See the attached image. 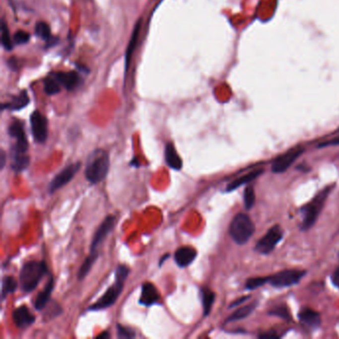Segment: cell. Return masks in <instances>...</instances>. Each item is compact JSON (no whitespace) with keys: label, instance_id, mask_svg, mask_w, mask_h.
Listing matches in <instances>:
<instances>
[{"label":"cell","instance_id":"52a82bcc","mask_svg":"<svg viewBox=\"0 0 339 339\" xmlns=\"http://www.w3.org/2000/svg\"><path fill=\"white\" fill-rule=\"evenodd\" d=\"M8 134L12 138L15 139V144L12 146L11 155L27 154L28 140L23 124L20 121H14L9 126Z\"/></svg>","mask_w":339,"mask_h":339},{"label":"cell","instance_id":"f546056e","mask_svg":"<svg viewBox=\"0 0 339 339\" xmlns=\"http://www.w3.org/2000/svg\"><path fill=\"white\" fill-rule=\"evenodd\" d=\"M1 41H2V45L3 47L7 50L10 51L13 48V42L10 38V33H9V29L7 24L5 23L4 20H2V24H1Z\"/></svg>","mask_w":339,"mask_h":339},{"label":"cell","instance_id":"3957f363","mask_svg":"<svg viewBox=\"0 0 339 339\" xmlns=\"http://www.w3.org/2000/svg\"><path fill=\"white\" fill-rule=\"evenodd\" d=\"M48 269L45 262L29 261L25 263L20 271L19 280L23 292L33 291L43 276L47 273Z\"/></svg>","mask_w":339,"mask_h":339},{"label":"cell","instance_id":"8992f818","mask_svg":"<svg viewBox=\"0 0 339 339\" xmlns=\"http://www.w3.org/2000/svg\"><path fill=\"white\" fill-rule=\"evenodd\" d=\"M305 274L300 270H284L268 277V282L274 287H287L297 283Z\"/></svg>","mask_w":339,"mask_h":339},{"label":"cell","instance_id":"2e32d148","mask_svg":"<svg viewBox=\"0 0 339 339\" xmlns=\"http://www.w3.org/2000/svg\"><path fill=\"white\" fill-rule=\"evenodd\" d=\"M53 77L59 82L60 85L64 86L69 91L74 90L80 84V77L75 72H58L53 74Z\"/></svg>","mask_w":339,"mask_h":339},{"label":"cell","instance_id":"b9f144b4","mask_svg":"<svg viewBox=\"0 0 339 339\" xmlns=\"http://www.w3.org/2000/svg\"><path fill=\"white\" fill-rule=\"evenodd\" d=\"M98 337H99V338H105V337H110V334H109L108 332H104V333H102L101 335H99Z\"/></svg>","mask_w":339,"mask_h":339},{"label":"cell","instance_id":"30bf717a","mask_svg":"<svg viewBox=\"0 0 339 339\" xmlns=\"http://www.w3.org/2000/svg\"><path fill=\"white\" fill-rule=\"evenodd\" d=\"M31 131L36 142L43 143L48 136V122L43 114L35 111L30 117Z\"/></svg>","mask_w":339,"mask_h":339},{"label":"cell","instance_id":"1f68e13d","mask_svg":"<svg viewBox=\"0 0 339 339\" xmlns=\"http://www.w3.org/2000/svg\"><path fill=\"white\" fill-rule=\"evenodd\" d=\"M269 314H270V315H273V316L280 317V318L285 319V320H289V319H290L289 311H288V309L286 308V306H284V305H280V306L274 307L272 310H271V311L269 312Z\"/></svg>","mask_w":339,"mask_h":339},{"label":"cell","instance_id":"d4e9b609","mask_svg":"<svg viewBox=\"0 0 339 339\" xmlns=\"http://www.w3.org/2000/svg\"><path fill=\"white\" fill-rule=\"evenodd\" d=\"M30 163L28 154H16L11 155V168L15 172H21L25 170Z\"/></svg>","mask_w":339,"mask_h":339},{"label":"cell","instance_id":"4fadbf2b","mask_svg":"<svg viewBox=\"0 0 339 339\" xmlns=\"http://www.w3.org/2000/svg\"><path fill=\"white\" fill-rule=\"evenodd\" d=\"M14 324L18 328H27L35 322V315L29 310L26 305H21L12 313Z\"/></svg>","mask_w":339,"mask_h":339},{"label":"cell","instance_id":"d6986e66","mask_svg":"<svg viewBox=\"0 0 339 339\" xmlns=\"http://www.w3.org/2000/svg\"><path fill=\"white\" fill-rule=\"evenodd\" d=\"M54 288V279L53 277L51 276L48 280V282L46 283L44 289L38 293L37 297H36V300H35V308L37 310H41L43 309L46 304L48 303V301L50 300V297H51V294H52V290Z\"/></svg>","mask_w":339,"mask_h":339},{"label":"cell","instance_id":"7c38bea8","mask_svg":"<svg viewBox=\"0 0 339 339\" xmlns=\"http://www.w3.org/2000/svg\"><path fill=\"white\" fill-rule=\"evenodd\" d=\"M303 151L304 150L302 147H295L280 155L273 161L271 165V171L274 173L284 172L302 154Z\"/></svg>","mask_w":339,"mask_h":339},{"label":"cell","instance_id":"44dd1931","mask_svg":"<svg viewBox=\"0 0 339 339\" xmlns=\"http://www.w3.org/2000/svg\"><path fill=\"white\" fill-rule=\"evenodd\" d=\"M29 104V97L27 95L26 91L21 92L18 96L12 99V101L5 106H3V109H8L11 111H19L24 109Z\"/></svg>","mask_w":339,"mask_h":339},{"label":"cell","instance_id":"e0dca14e","mask_svg":"<svg viewBox=\"0 0 339 339\" xmlns=\"http://www.w3.org/2000/svg\"><path fill=\"white\" fill-rule=\"evenodd\" d=\"M164 156H165V161L167 165L174 169V170H180L183 166V162L181 157L179 156L175 146L173 145L172 142H168L165 145V150H164Z\"/></svg>","mask_w":339,"mask_h":339},{"label":"cell","instance_id":"e575fe53","mask_svg":"<svg viewBox=\"0 0 339 339\" xmlns=\"http://www.w3.org/2000/svg\"><path fill=\"white\" fill-rule=\"evenodd\" d=\"M29 39H30V35L25 31L19 30L14 35V43L17 45H22V44L27 43Z\"/></svg>","mask_w":339,"mask_h":339},{"label":"cell","instance_id":"9c48e42d","mask_svg":"<svg viewBox=\"0 0 339 339\" xmlns=\"http://www.w3.org/2000/svg\"><path fill=\"white\" fill-rule=\"evenodd\" d=\"M81 162L77 161L75 163L69 164L67 167H65L63 170H61L50 182L48 190L52 194L62 188L63 186L67 185L77 174V172L81 168Z\"/></svg>","mask_w":339,"mask_h":339},{"label":"cell","instance_id":"7402d4cb","mask_svg":"<svg viewBox=\"0 0 339 339\" xmlns=\"http://www.w3.org/2000/svg\"><path fill=\"white\" fill-rule=\"evenodd\" d=\"M201 298H202L204 316H208V314L211 311L212 305L215 301V293L208 287H202L201 288Z\"/></svg>","mask_w":339,"mask_h":339},{"label":"cell","instance_id":"7a4b0ae2","mask_svg":"<svg viewBox=\"0 0 339 339\" xmlns=\"http://www.w3.org/2000/svg\"><path fill=\"white\" fill-rule=\"evenodd\" d=\"M129 273H130V269L128 267L123 266V265L119 266L116 271V280L114 284L108 288L106 293L96 303H94L93 305L89 307V310L98 311V310H103L112 306L121 295L123 288H124L125 281L128 278Z\"/></svg>","mask_w":339,"mask_h":339},{"label":"cell","instance_id":"83f0119b","mask_svg":"<svg viewBox=\"0 0 339 339\" xmlns=\"http://www.w3.org/2000/svg\"><path fill=\"white\" fill-rule=\"evenodd\" d=\"M44 90L48 96H53V95L59 94L61 91L60 84L54 77H50V78L46 79L44 82Z\"/></svg>","mask_w":339,"mask_h":339},{"label":"cell","instance_id":"74e56055","mask_svg":"<svg viewBox=\"0 0 339 339\" xmlns=\"http://www.w3.org/2000/svg\"><path fill=\"white\" fill-rule=\"evenodd\" d=\"M250 296H244V297H241V298H239V300H236V301H234L231 305H230V307L232 308V307H234V306H238L239 304H241V303H243L245 300H247V298H249Z\"/></svg>","mask_w":339,"mask_h":339},{"label":"cell","instance_id":"cb8c5ba5","mask_svg":"<svg viewBox=\"0 0 339 339\" xmlns=\"http://www.w3.org/2000/svg\"><path fill=\"white\" fill-rule=\"evenodd\" d=\"M139 30H140V20H138L137 23L136 24L134 33H133V35H132L131 41H130V43H129V46H128V48H127V53H126V72H127V70L129 69L132 55H133V53H134V51H135V49H136V45L137 38H138V35H139Z\"/></svg>","mask_w":339,"mask_h":339},{"label":"cell","instance_id":"836d02e7","mask_svg":"<svg viewBox=\"0 0 339 339\" xmlns=\"http://www.w3.org/2000/svg\"><path fill=\"white\" fill-rule=\"evenodd\" d=\"M117 329H118V336L120 338H134L136 336V333L132 329L125 327L121 324L117 325Z\"/></svg>","mask_w":339,"mask_h":339},{"label":"cell","instance_id":"6da1fadb","mask_svg":"<svg viewBox=\"0 0 339 339\" xmlns=\"http://www.w3.org/2000/svg\"><path fill=\"white\" fill-rule=\"evenodd\" d=\"M109 169L110 155L106 150L99 148L90 154L85 169V176L89 182L97 184L107 177Z\"/></svg>","mask_w":339,"mask_h":339},{"label":"cell","instance_id":"5b68a950","mask_svg":"<svg viewBox=\"0 0 339 339\" xmlns=\"http://www.w3.org/2000/svg\"><path fill=\"white\" fill-rule=\"evenodd\" d=\"M229 233L238 245H244L254 235L255 225L248 214L238 213L230 224Z\"/></svg>","mask_w":339,"mask_h":339},{"label":"cell","instance_id":"ac0fdd59","mask_svg":"<svg viewBox=\"0 0 339 339\" xmlns=\"http://www.w3.org/2000/svg\"><path fill=\"white\" fill-rule=\"evenodd\" d=\"M298 319L302 324L311 328L318 327L321 322L319 313L310 308L301 309L298 313Z\"/></svg>","mask_w":339,"mask_h":339},{"label":"cell","instance_id":"ab89813d","mask_svg":"<svg viewBox=\"0 0 339 339\" xmlns=\"http://www.w3.org/2000/svg\"><path fill=\"white\" fill-rule=\"evenodd\" d=\"M260 337L261 338H269V337L274 338V337H277V335L275 334V332L274 333H265V334H261Z\"/></svg>","mask_w":339,"mask_h":339},{"label":"cell","instance_id":"60d3db41","mask_svg":"<svg viewBox=\"0 0 339 339\" xmlns=\"http://www.w3.org/2000/svg\"><path fill=\"white\" fill-rule=\"evenodd\" d=\"M169 257V254H166V255H164L161 259H160V262H159V267H161L162 266V264H163V262L165 261V259H167Z\"/></svg>","mask_w":339,"mask_h":339},{"label":"cell","instance_id":"8fae6325","mask_svg":"<svg viewBox=\"0 0 339 339\" xmlns=\"http://www.w3.org/2000/svg\"><path fill=\"white\" fill-rule=\"evenodd\" d=\"M117 222V218L115 215H109L108 217L105 218L103 223L100 225L98 230L96 231L92 244H91V249L90 253H98V248L99 246L103 243V241L107 238V236L113 231L115 225Z\"/></svg>","mask_w":339,"mask_h":339},{"label":"cell","instance_id":"5bb4252c","mask_svg":"<svg viewBox=\"0 0 339 339\" xmlns=\"http://www.w3.org/2000/svg\"><path fill=\"white\" fill-rule=\"evenodd\" d=\"M197 257V252L194 248L184 246L179 248L174 255L175 263L180 268H186L191 265Z\"/></svg>","mask_w":339,"mask_h":339},{"label":"cell","instance_id":"484cf974","mask_svg":"<svg viewBox=\"0 0 339 339\" xmlns=\"http://www.w3.org/2000/svg\"><path fill=\"white\" fill-rule=\"evenodd\" d=\"M97 259H98V253H90L89 257L85 260V262L83 263V265L81 266L79 270V272H78L79 279H84L88 275V273L90 272Z\"/></svg>","mask_w":339,"mask_h":339},{"label":"cell","instance_id":"d6a6232c","mask_svg":"<svg viewBox=\"0 0 339 339\" xmlns=\"http://www.w3.org/2000/svg\"><path fill=\"white\" fill-rule=\"evenodd\" d=\"M267 282H268V277H252L247 280L246 287L248 289H255V288H258L259 286L264 285Z\"/></svg>","mask_w":339,"mask_h":339},{"label":"cell","instance_id":"603a6c76","mask_svg":"<svg viewBox=\"0 0 339 339\" xmlns=\"http://www.w3.org/2000/svg\"><path fill=\"white\" fill-rule=\"evenodd\" d=\"M257 302H253L250 304H247L245 306H242L240 308H238L235 312H233L226 320V322H232V321H237V320H241L244 319L246 317H248L256 308Z\"/></svg>","mask_w":339,"mask_h":339},{"label":"cell","instance_id":"8d00e7d4","mask_svg":"<svg viewBox=\"0 0 339 339\" xmlns=\"http://www.w3.org/2000/svg\"><path fill=\"white\" fill-rule=\"evenodd\" d=\"M331 280H332V283L339 288V267L334 271V272L332 273L331 275Z\"/></svg>","mask_w":339,"mask_h":339},{"label":"cell","instance_id":"d590c367","mask_svg":"<svg viewBox=\"0 0 339 339\" xmlns=\"http://www.w3.org/2000/svg\"><path fill=\"white\" fill-rule=\"evenodd\" d=\"M334 145H339V135H337L336 136H334L333 138L323 141L321 143L318 144V147H326V146H334Z\"/></svg>","mask_w":339,"mask_h":339},{"label":"cell","instance_id":"9a60e30c","mask_svg":"<svg viewBox=\"0 0 339 339\" xmlns=\"http://www.w3.org/2000/svg\"><path fill=\"white\" fill-rule=\"evenodd\" d=\"M159 293L156 287L150 283L145 282L141 286V294L139 298V303L144 306H151L153 304L158 303L159 300Z\"/></svg>","mask_w":339,"mask_h":339},{"label":"cell","instance_id":"f1b7e54d","mask_svg":"<svg viewBox=\"0 0 339 339\" xmlns=\"http://www.w3.org/2000/svg\"><path fill=\"white\" fill-rule=\"evenodd\" d=\"M35 32H36V35L41 37L42 39H44L45 41L47 42H50L51 41V28L50 26L46 23V22H38L36 24V27H35Z\"/></svg>","mask_w":339,"mask_h":339},{"label":"cell","instance_id":"ffe728a7","mask_svg":"<svg viewBox=\"0 0 339 339\" xmlns=\"http://www.w3.org/2000/svg\"><path fill=\"white\" fill-rule=\"evenodd\" d=\"M263 173V169H259V170H254V171H251L249 172L248 174H245L235 180H233L231 183H229L227 185V188L226 190L227 191H233L235 189H237L238 187L244 185V184H247L251 181H253L254 179H256L258 176H260L261 174Z\"/></svg>","mask_w":339,"mask_h":339},{"label":"cell","instance_id":"4dcf8cb0","mask_svg":"<svg viewBox=\"0 0 339 339\" xmlns=\"http://www.w3.org/2000/svg\"><path fill=\"white\" fill-rule=\"evenodd\" d=\"M256 201V194H255V190L252 186H247L245 188L244 191V204H245V208L247 210H250Z\"/></svg>","mask_w":339,"mask_h":339},{"label":"cell","instance_id":"ba28073f","mask_svg":"<svg viewBox=\"0 0 339 339\" xmlns=\"http://www.w3.org/2000/svg\"><path fill=\"white\" fill-rule=\"evenodd\" d=\"M282 235L283 232L279 226H272L267 232V234L258 241L255 250L263 255L270 254L275 248L278 242L282 239Z\"/></svg>","mask_w":339,"mask_h":339},{"label":"cell","instance_id":"277c9868","mask_svg":"<svg viewBox=\"0 0 339 339\" xmlns=\"http://www.w3.org/2000/svg\"><path fill=\"white\" fill-rule=\"evenodd\" d=\"M331 189L332 188L330 186H327L322 191H320L312 199V201H310L309 203H307L300 209V212L302 215V222L300 225L301 230L303 231L308 230L315 224Z\"/></svg>","mask_w":339,"mask_h":339},{"label":"cell","instance_id":"4316f807","mask_svg":"<svg viewBox=\"0 0 339 339\" xmlns=\"http://www.w3.org/2000/svg\"><path fill=\"white\" fill-rule=\"evenodd\" d=\"M17 282L13 276L6 275L2 278V289H1V297L2 299H5L6 295L9 293H12L16 290Z\"/></svg>","mask_w":339,"mask_h":339},{"label":"cell","instance_id":"f35d334b","mask_svg":"<svg viewBox=\"0 0 339 339\" xmlns=\"http://www.w3.org/2000/svg\"><path fill=\"white\" fill-rule=\"evenodd\" d=\"M0 158H1V162H0V164H1V168L3 169L5 166V162H6V153L3 149L1 150V156H0Z\"/></svg>","mask_w":339,"mask_h":339}]
</instances>
